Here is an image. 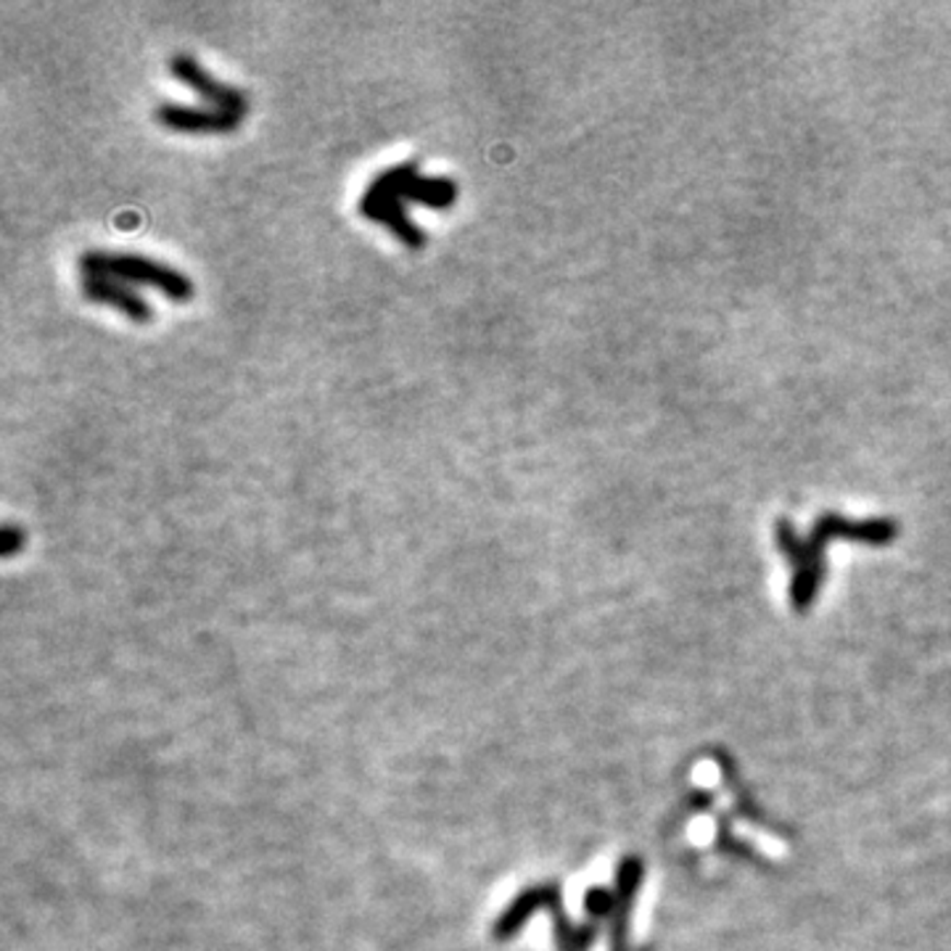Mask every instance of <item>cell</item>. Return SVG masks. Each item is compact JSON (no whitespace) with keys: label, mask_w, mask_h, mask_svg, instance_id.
Segmentation results:
<instances>
[{"label":"cell","mask_w":951,"mask_h":951,"mask_svg":"<svg viewBox=\"0 0 951 951\" xmlns=\"http://www.w3.org/2000/svg\"><path fill=\"white\" fill-rule=\"evenodd\" d=\"M830 537H851L862 539V542L883 545L891 542L896 537V524L891 520H870V524H851L840 516H825L820 518L817 529H814L812 539L795 537L793 526L788 520L777 524V542L786 550V555L795 565L793 587H790V600H793L795 610H806L817 597V589L822 584V548Z\"/></svg>","instance_id":"obj_1"},{"label":"cell","mask_w":951,"mask_h":951,"mask_svg":"<svg viewBox=\"0 0 951 951\" xmlns=\"http://www.w3.org/2000/svg\"><path fill=\"white\" fill-rule=\"evenodd\" d=\"M80 275H106L127 286H151L172 301H188L194 297V280L183 270L164 265L138 252H117V249H88L77 256Z\"/></svg>","instance_id":"obj_2"},{"label":"cell","mask_w":951,"mask_h":951,"mask_svg":"<svg viewBox=\"0 0 951 951\" xmlns=\"http://www.w3.org/2000/svg\"><path fill=\"white\" fill-rule=\"evenodd\" d=\"M537 909H545L552 915V923H555L558 951H587L593 947L597 930H600V923L589 920L587 925H582V928L571 923L563 912L561 885L558 883L531 885V889L520 891L518 896L513 898L511 907H507L503 915L497 917V923H494V938H497V941H507V938L518 936V930L524 928L526 920H529Z\"/></svg>","instance_id":"obj_3"},{"label":"cell","mask_w":951,"mask_h":951,"mask_svg":"<svg viewBox=\"0 0 951 951\" xmlns=\"http://www.w3.org/2000/svg\"><path fill=\"white\" fill-rule=\"evenodd\" d=\"M170 72H172V77H177L183 85L196 90V93L202 95V99L207 101L209 106L225 108V112H236V114H241V117L247 114V108H249L247 93H243L241 88L230 85V82H225V80H220V77L207 72V69H204V64L198 61L196 56L175 54L170 59Z\"/></svg>","instance_id":"obj_4"},{"label":"cell","mask_w":951,"mask_h":951,"mask_svg":"<svg viewBox=\"0 0 951 951\" xmlns=\"http://www.w3.org/2000/svg\"><path fill=\"white\" fill-rule=\"evenodd\" d=\"M153 119L175 133L188 135H222L233 133L241 122V114L225 112L209 104H177V101H159L153 106Z\"/></svg>","instance_id":"obj_5"},{"label":"cell","mask_w":951,"mask_h":951,"mask_svg":"<svg viewBox=\"0 0 951 951\" xmlns=\"http://www.w3.org/2000/svg\"><path fill=\"white\" fill-rule=\"evenodd\" d=\"M80 291L88 301L112 307L133 323H149L153 318L151 301L122 280L106 278V275H80Z\"/></svg>","instance_id":"obj_6"},{"label":"cell","mask_w":951,"mask_h":951,"mask_svg":"<svg viewBox=\"0 0 951 951\" xmlns=\"http://www.w3.org/2000/svg\"><path fill=\"white\" fill-rule=\"evenodd\" d=\"M640 883L642 862L638 857H627L619 867V875H616V904L610 912V951H627V925Z\"/></svg>","instance_id":"obj_7"},{"label":"cell","mask_w":951,"mask_h":951,"mask_svg":"<svg viewBox=\"0 0 951 951\" xmlns=\"http://www.w3.org/2000/svg\"><path fill=\"white\" fill-rule=\"evenodd\" d=\"M415 175H417L415 159H408V162H397V164L387 167V170L378 172V175L368 183V188L363 191V196H359V202H357L359 215H363L365 220H370L373 211L381 207L383 202H389V198L394 196L397 191H400L402 185Z\"/></svg>","instance_id":"obj_8"},{"label":"cell","mask_w":951,"mask_h":951,"mask_svg":"<svg viewBox=\"0 0 951 951\" xmlns=\"http://www.w3.org/2000/svg\"><path fill=\"white\" fill-rule=\"evenodd\" d=\"M404 204H423V207L445 209L458 196V185L452 177H426L415 175L394 194Z\"/></svg>","instance_id":"obj_9"},{"label":"cell","mask_w":951,"mask_h":951,"mask_svg":"<svg viewBox=\"0 0 951 951\" xmlns=\"http://www.w3.org/2000/svg\"><path fill=\"white\" fill-rule=\"evenodd\" d=\"M370 220L387 225L391 233L400 238L404 247H410V249L426 247V233H423L421 225H417L413 217L408 215V204L400 202L397 196H391L389 202H383L381 207L373 211Z\"/></svg>","instance_id":"obj_10"},{"label":"cell","mask_w":951,"mask_h":951,"mask_svg":"<svg viewBox=\"0 0 951 951\" xmlns=\"http://www.w3.org/2000/svg\"><path fill=\"white\" fill-rule=\"evenodd\" d=\"M24 545V531L19 529L14 524H5L3 526V537H0V550H3V555H14L16 550H22Z\"/></svg>","instance_id":"obj_11"}]
</instances>
